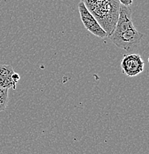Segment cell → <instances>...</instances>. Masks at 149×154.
Wrapping results in <instances>:
<instances>
[{
    "label": "cell",
    "mask_w": 149,
    "mask_h": 154,
    "mask_svg": "<svg viewBox=\"0 0 149 154\" xmlns=\"http://www.w3.org/2000/svg\"><path fill=\"white\" fill-rule=\"evenodd\" d=\"M102 28L113 26L120 14L118 0H81Z\"/></svg>",
    "instance_id": "6da1fadb"
},
{
    "label": "cell",
    "mask_w": 149,
    "mask_h": 154,
    "mask_svg": "<svg viewBox=\"0 0 149 154\" xmlns=\"http://www.w3.org/2000/svg\"><path fill=\"white\" fill-rule=\"evenodd\" d=\"M108 37L115 45L129 52L137 47L144 37V34L132 26L120 33H111Z\"/></svg>",
    "instance_id": "7a4b0ae2"
},
{
    "label": "cell",
    "mask_w": 149,
    "mask_h": 154,
    "mask_svg": "<svg viewBox=\"0 0 149 154\" xmlns=\"http://www.w3.org/2000/svg\"><path fill=\"white\" fill-rule=\"evenodd\" d=\"M78 9L80 14V18L86 30L91 32L94 36L99 38L108 37V35L103 28L100 26L95 17L91 14L82 2L78 4Z\"/></svg>",
    "instance_id": "3957f363"
},
{
    "label": "cell",
    "mask_w": 149,
    "mask_h": 154,
    "mask_svg": "<svg viewBox=\"0 0 149 154\" xmlns=\"http://www.w3.org/2000/svg\"><path fill=\"white\" fill-rule=\"evenodd\" d=\"M145 63L142 57L137 54L125 55L121 62L123 73L129 77H134L144 70Z\"/></svg>",
    "instance_id": "277c9868"
},
{
    "label": "cell",
    "mask_w": 149,
    "mask_h": 154,
    "mask_svg": "<svg viewBox=\"0 0 149 154\" xmlns=\"http://www.w3.org/2000/svg\"><path fill=\"white\" fill-rule=\"evenodd\" d=\"M8 90L0 88V112L6 109L8 102Z\"/></svg>",
    "instance_id": "5b68a950"
},
{
    "label": "cell",
    "mask_w": 149,
    "mask_h": 154,
    "mask_svg": "<svg viewBox=\"0 0 149 154\" xmlns=\"http://www.w3.org/2000/svg\"><path fill=\"white\" fill-rule=\"evenodd\" d=\"M0 88L9 89L12 88L16 89V83L11 79V76H5L0 75Z\"/></svg>",
    "instance_id": "8992f818"
},
{
    "label": "cell",
    "mask_w": 149,
    "mask_h": 154,
    "mask_svg": "<svg viewBox=\"0 0 149 154\" xmlns=\"http://www.w3.org/2000/svg\"><path fill=\"white\" fill-rule=\"evenodd\" d=\"M14 72V68L11 65H0V75L11 76Z\"/></svg>",
    "instance_id": "52a82bcc"
},
{
    "label": "cell",
    "mask_w": 149,
    "mask_h": 154,
    "mask_svg": "<svg viewBox=\"0 0 149 154\" xmlns=\"http://www.w3.org/2000/svg\"><path fill=\"white\" fill-rule=\"evenodd\" d=\"M11 79H12L13 81H14V82H15L16 84H17V83H18V82L20 81V76L18 74V73H15V72H14V73H13V74L11 75Z\"/></svg>",
    "instance_id": "ba28073f"
},
{
    "label": "cell",
    "mask_w": 149,
    "mask_h": 154,
    "mask_svg": "<svg viewBox=\"0 0 149 154\" xmlns=\"http://www.w3.org/2000/svg\"><path fill=\"white\" fill-rule=\"evenodd\" d=\"M120 2V3L121 5H123L125 6H130L132 5L133 3V0H118Z\"/></svg>",
    "instance_id": "9c48e42d"
}]
</instances>
